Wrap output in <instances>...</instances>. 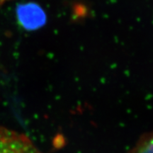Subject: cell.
Masks as SVG:
<instances>
[{
    "mask_svg": "<svg viewBox=\"0 0 153 153\" xmlns=\"http://www.w3.org/2000/svg\"><path fill=\"white\" fill-rule=\"evenodd\" d=\"M130 153H153V131L141 136Z\"/></svg>",
    "mask_w": 153,
    "mask_h": 153,
    "instance_id": "obj_3",
    "label": "cell"
},
{
    "mask_svg": "<svg viewBox=\"0 0 153 153\" xmlns=\"http://www.w3.org/2000/svg\"><path fill=\"white\" fill-rule=\"evenodd\" d=\"M18 22L25 29L33 30L41 28L46 22V15L43 9L35 3L19 5L16 9Z\"/></svg>",
    "mask_w": 153,
    "mask_h": 153,
    "instance_id": "obj_2",
    "label": "cell"
},
{
    "mask_svg": "<svg viewBox=\"0 0 153 153\" xmlns=\"http://www.w3.org/2000/svg\"><path fill=\"white\" fill-rule=\"evenodd\" d=\"M0 153H42L28 136L0 126Z\"/></svg>",
    "mask_w": 153,
    "mask_h": 153,
    "instance_id": "obj_1",
    "label": "cell"
},
{
    "mask_svg": "<svg viewBox=\"0 0 153 153\" xmlns=\"http://www.w3.org/2000/svg\"><path fill=\"white\" fill-rule=\"evenodd\" d=\"M7 1V0H0V5H1L2 4L6 2Z\"/></svg>",
    "mask_w": 153,
    "mask_h": 153,
    "instance_id": "obj_4",
    "label": "cell"
}]
</instances>
